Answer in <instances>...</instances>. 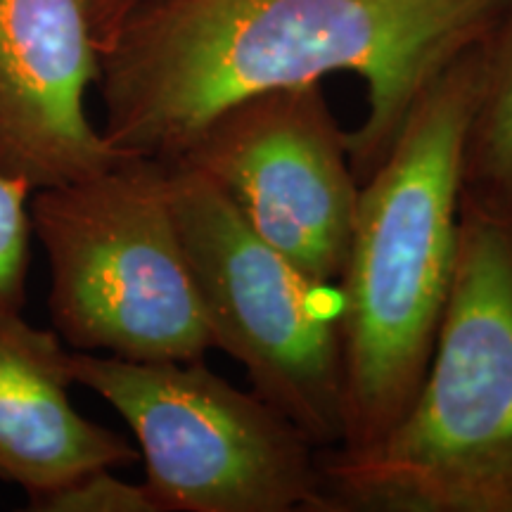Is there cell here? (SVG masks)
<instances>
[{
    "label": "cell",
    "mask_w": 512,
    "mask_h": 512,
    "mask_svg": "<svg viewBox=\"0 0 512 512\" xmlns=\"http://www.w3.org/2000/svg\"><path fill=\"white\" fill-rule=\"evenodd\" d=\"M512 0H136L100 43L102 133L171 164L249 95L351 72L368 114L347 133L358 183L430 81L489 38Z\"/></svg>",
    "instance_id": "6da1fadb"
},
{
    "label": "cell",
    "mask_w": 512,
    "mask_h": 512,
    "mask_svg": "<svg viewBox=\"0 0 512 512\" xmlns=\"http://www.w3.org/2000/svg\"><path fill=\"white\" fill-rule=\"evenodd\" d=\"M484 46L430 81L392 150L361 183L337 283L344 451L392 430L430 368L456 278L465 140L482 91Z\"/></svg>",
    "instance_id": "7a4b0ae2"
},
{
    "label": "cell",
    "mask_w": 512,
    "mask_h": 512,
    "mask_svg": "<svg viewBox=\"0 0 512 512\" xmlns=\"http://www.w3.org/2000/svg\"><path fill=\"white\" fill-rule=\"evenodd\" d=\"M335 512H512V223L460 202L430 368L368 448L320 451Z\"/></svg>",
    "instance_id": "3957f363"
},
{
    "label": "cell",
    "mask_w": 512,
    "mask_h": 512,
    "mask_svg": "<svg viewBox=\"0 0 512 512\" xmlns=\"http://www.w3.org/2000/svg\"><path fill=\"white\" fill-rule=\"evenodd\" d=\"M31 233L50 266V316L74 351L197 361L214 349L166 190V164L128 157L34 190Z\"/></svg>",
    "instance_id": "277c9868"
},
{
    "label": "cell",
    "mask_w": 512,
    "mask_h": 512,
    "mask_svg": "<svg viewBox=\"0 0 512 512\" xmlns=\"http://www.w3.org/2000/svg\"><path fill=\"white\" fill-rule=\"evenodd\" d=\"M74 382L136 434L162 512H335L309 437L197 361L72 351Z\"/></svg>",
    "instance_id": "5b68a950"
},
{
    "label": "cell",
    "mask_w": 512,
    "mask_h": 512,
    "mask_svg": "<svg viewBox=\"0 0 512 512\" xmlns=\"http://www.w3.org/2000/svg\"><path fill=\"white\" fill-rule=\"evenodd\" d=\"M192 283L214 349L245 368L256 392L318 451L344 434L342 294L290 264L200 171L166 164Z\"/></svg>",
    "instance_id": "8992f818"
},
{
    "label": "cell",
    "mask_w": 512,
    "mask_h": 512,
    "mask_svg": "<svg viewBox=\"0 0 512 512\" xmlns=\"http://www.w3.org/2000/svg\"><path fill=\"white\" fill-rule=\"evenodd\" d=\"M200 171L299 271L337 285L361 183L320 83L275 88L216 114L176 162Z\"/></svg>",
    "instance_id": "52a82bcc"
},
{
    "label": "cell",
    "mask_w": 512,
    "mask_h": 512,
    "mask_svg": "<svg viewBox=\"0 0 512 512\" xmlns=\"http://www.w3.org/2000/svg\"><path fill=\"white\" fill-rule=\"evenodd\" d=\"M98 76V0H0V176L34 192L131 157L88 117Z\"/></svg>",
    "instance_id": "ba28073f"
},
{
    "label": "cell",
    "mask_w": 512,
    "mask_h": 512,
    "mask_svg": "<svg viewBox=\"0 0 512 512\" xmlns=\"http://www.w3.org/2000/svg\"><path fill=\"white\" fill-rule=\"evenodd\" d=\"M72 351L34 328L19 306H0V479L31 494L140 453L121 434L83 418L69 399Z\"/></svg>",
    "instance_id": "9c48e42d"
},
{
    "label": "cell",
    "mask_w": 512,
    "mask_h": 512,
    "mask_svg": "<svg viewBox=\"0 0 512 512\" xmlns=\"http://www.w3.org/2000/svg\"><path fill=\"white\" fill-rule=\"evenodd\" d=\"M484 79L463 157V204L512 219V3L486 38Z\"/></svg>",
    "instance_id": "30bf717a"
},
{
    "label": "cell",
    "mask_w": 512,
    "mask_h": 512,
    "mask_svg": "<svg viewBox=\"0 0 512 512\" xmlns=\"http://www.w3.org/2000/svg\"><path fill=\"white\" fill-rule=\"evenodd\" d=\"M27 498L31 512H162L145 484H128L112 470H93Z\"/></svg>",
    "instance_id": "8fae6325"
},
{
    "label": "cell",
    "mask_w": 512,
    "mask_h": 512,
    "mask_svg": "<svg viewBox=\"0 0 512 512\" xmlns=\"http://www.w3.org/2000/svg\"><path fill=\"white\" fill-rule=\"evenodd\" d=\"M29 197L31 188L0 176V306L24 302L29 264Z\"/></svg>",
    "instance_id": "7c38bea8"
},
{
    "label": "cell",
    "mask_w": 512,
    "mask_h": 512,
    "mask_svg": "<svg viewBox=\"0 0 512 512\" xmlns=\"http://www.w3.org/2000/svg\"><path fill=\"white\" fill-rule=\"evenodd\" d=\"M136 0H98V24H100V43L110 31L114 29V24L119 22L121 17L126 15V10Z\"/></svg>",
    "instance_id": "4fadbf2b"
},
{
    "label": "cell",
    "mask_w": 512,
    "mask_h": 512,
    "mask_svg": "<svg viewBox=\"0 0 512 512\" xmlns=\"http://www.w3.org/2000/svg\"><path fill=\"white\" fill-rule=\"evenodd\" d=\"M510 223H512V219H510Z\"/></svg>",
    "instance_id": "5bb4252c"
}]
</instances>
